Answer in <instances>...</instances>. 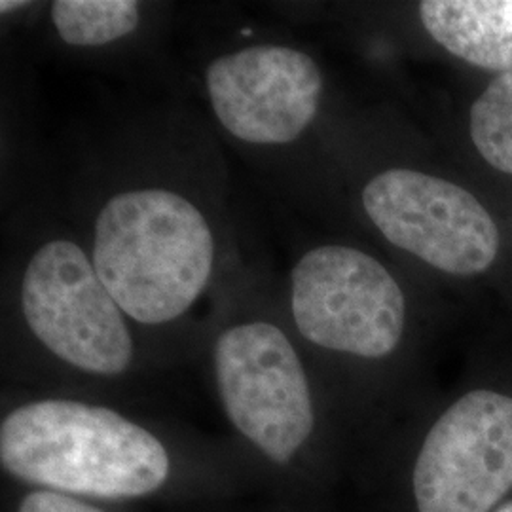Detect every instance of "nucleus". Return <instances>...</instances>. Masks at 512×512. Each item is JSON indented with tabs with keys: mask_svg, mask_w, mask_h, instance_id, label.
I'll use <instances>...</instances> for the list:
<instances>
[{
	"mask_svg": "<svg viewBox=\"0 0 512 512\" xmlns=\"http://www.w3.org/2000/svg\"><path fill=\"white\" fill-rule=\"evenodd\" d=\"M90 256L128 317L165 325L202 298L215 272L217 239L192 200L143 186L118 192L101 207Z\"/></svg>",
	"mask_w": 512,
	"mask_h": 512,
	"instance_id": "obj_1",
	"label": "nucleus"
},
{
	"mask_svg": "<svg viewBox=\"0 0 512 512\" xmlns=\"http://www.w3.org/2000/svg\"><path fill=\"white\" fill-rule=\"evenodd\" d=\"M0 461L25 482L103 499L150 494L169 475L150 431L105 406L63 399L12 410L0 425Z\"/></svg>",
	"mask_w": 512,
	"mask_h": 512,
	"instance_id": "obj_2",
	"label": "nucleus"
},
{
	"mask_svg": "<svg viewBox=\"0 0 512 512\" xmlns=\"http://www.w3.org/2000/svg\"><path fill=\"white\" fill-rule=\"evenodd\" d=\"M291 310L308 342L363 359L391 355L406 329V294L397 277L376 256L340 243L298 258Z\"/></svg>",
	"mask_w": 512,
	"mask_h": 512,
	"instance_id": "obj_3",
	"label": "nucleus"
},
{
	"mask_svg": "<svg viewBox=\"0 0 512 512\" xmlns=\"http://www.w3.org/2000/svg\"><path fill=\"white\" fill-rule=\"evenodd\" d=\"M361 205L385 241L440 274H486L501 251V232L486 205L433 173L384 169L363 186Z\"/></svg>",
	"mask_w": 512,
	"mask_h": 512,
	"instance_id": "obj_4",
	"label": "nucleus"
},
{
	"mask_svg": "<svg viewBox=\"0 0 512 512\" xmlns=\"http://www.w3.org/2000/svg\"><path fill=\"white\" fill-rule=\"evenodd\" d=\"M21 311L31 332L84 372L118 376L133 359L126 313L76 241L55 238L31 255L21 277Z\"/></svg>",
	"mask_w": 512,
	"mask_h": 512,
	"instance_id": "obj_5",
	"label": "nucleus"
},
{
	"mask_svg": "<svg viewBox=\"0 0 512 512\" xmlns=\"http://www.w3.org/2000/svg\"><path fill=\"white\" fill-rule=\"evenodd\" d=\"M220 401L230 421L268 458L285 463L315 425L306 370L291 340L266 321L224 330L215 346Z\"/></svg>",
	"mask_w": 512,
	"mask_h": 512,
	"instance_id": "obj_6",
	"label": "nucleus"
},
{
	"mask_svg": "<svg viewBox=\"0 0 512 512\" xmlns=\"http://www.w3.org/2000/svg\"><path fill=\"white\" fill-rule=\"evenodd\" d=\"M420 512H490L512 490V397L473 389L450 404L414 467Z\"/></svg>",
	"mask_w": 512,
	"mask_h": 512,
	"instance_id": "obj_7",
	"label": "nucleus"
},
{
	"mask_svg": "<svg viewBox=\"0 0 512 512\" xmlns=\"http://www.w3.org/2000/svg\"><path fill=\"white\" fill-rule=\"evenodd\" d=\"M205 92L220 126L241 143L289 145L317 118L325 76L317 61L285 44H255L215 57Z\"/></svg>",
	"mask_w": 512,
	"mask_h": 512,
	"instance_id": "obj_8",
	"label": "nucleus"
},
{
	"mask_svg": "<svg viewBox=\"0 0 512 512\" xmlns=\"http://www.w3.org/2000/svg\"><path fill=\"white\" fill-rule=\"evenodd\" d=\"M421 27L444 52L490 73L512 71V0H423Z\"/></svg>",
	"mask_w": 512,
	"mask_h": 512,
	"instance_id": "obj_9",
	"label": "nucleus"
},
{
	"mask_svg": "<svg viewBox=\"0 0 512 512\" xmlns=\"http://www.w3.org/2000/svg\"><path fill=\"white\" fill-rule=\"evenodd\" d=\"M141 14L135 0H55L50 6L55 33L74 48H101L133 35Z\"/></svg>",
	"mask_w": 512,
	"mask_h": 512,
	"instance_id": "obj_10",
	"label": "nucleus"
},
{
	"mask_svg": "<svg viewBox=\"0 0 512 512\" xmlns=\"http://www.w3.org/2000/svg\"><path fill=\"white\" fill-rule=\"evenodd\" d=\"M476 154L497 173L512 177V71L497 74L469 110Z\"/></svg>",
	"mask_w": 512,
	"mask_h": 512,
	"instance_id": "obj_11",
	"label": "nucleus"
},
{
	"mask_svg": "<svg viewBox=\"0 0 512 512\" xmlns=\"http://www.w3.org/2000/svg\"><path fill=\"white\" fill-rule=\"evenodd\" d=\"M19 512H103L95 509L92 505L78 501L71 495H61L57 492H35L29 494Z\"/></svg>",
	"mask_w": 512,
	"mask_h": 512,
	"instance_id": "obj_12",
	"label": "nucleus"
},
{
	"mask_svg": "<svg viewBox=\"0 0 512 512\" xmlns=\"http://www.w3.org/2000/svg\"><path fill=\"white\" fill-rule=\"evenodd\" d=\"M27 6H29V4H27V2H21V0H2V2H0V12L6 16V14L19 12V10L27 8Z\"/></svg>",
	"mask_w": 512,
	"mask_h": 512,
	"instance_id": "obj_13",
	"label": "nucleus"
},
{
	"mask_svg": "<svg viewBox=\"0 0 512 512\" xmlns=\"http://www.w3.org/2000/svg\"><path fill=\"white\" fill-rule=\"evenodd\" d=\"M495 512H512V501H509V503H505L503 507H499L497 511Z\"/></svg>",
	"mask_w": 512,
	"mask_h": 512,
	"instance_id": "obj_14",
	"label": "nucleus"
}]
</instances>
